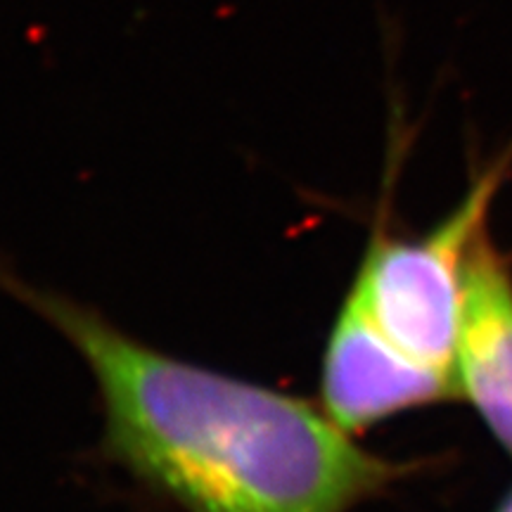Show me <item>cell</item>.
I'll return each instance as SVG.
<instances>
[{
    "label": "cell",
    "mask_w": 512,
    "mask_h": 512,
    "mask_svg": "<svg viewBox=\"0 0 512 512\" xmlns=\"http://www.w3.org/2000/svg\"><path fill=\"white\" fill-rule=\"evenodd\" d=\"M505 164L479 174L444 221L418 238L375 230L347 297L408 358L453 377L472 242L486 228Z\"/></svg>",
    "instance_id": "obj_2"
},
{
    "label": "cell",
    "mask_w": 512,
    "mask_h": 512,
    "mask_svg": "<svg viewBox=\"0 0 512 512\" xmlns=\"http://www.w3.org/2000/svg\"><path fill=\"white\" fill-rule=\"evenodd\" d=\"M456 396L453 377L408 358L344 297L320 368V406L351 434Z\"/></svg>",
    "instance_id": "obj_3"
},
{
    "label": "cell",
    "mask_w": 512,
    "mask_h": 512,
    "mask_svg": "<svg viewBox=\"0 0 512 512\" xmlns=\"http://www.w3.org/2000/svg\"><path fill=\"white\" fill-rule=\"evenodd\" d=\"M496 512H512V491L508 496H505V501L498 505V510Z\"/></svg>",
    "instance_id": "obj_5"
},
{
    "label": "cell",
    "mask_w": 512,
    "mask_h": 512,
    "mask_svg": "<svg viewBox=\"0 0 512 512\" xmlns=\"http://www.w3.org/2000/svg\"><path fill=\"white\" fill-rule=\"evenodd\" d=\"M453 384L512 458V268L486 228L465 261Z\"/></svg>",
    "instance_id": "obj_4"
},
{
    "label": "cell",
    "mask_w": 512,
    "mask_h": 512,
    "mask_svg": "<svg viewBox=\"0 0 512 512\" xmlns=\"http://www.w3.org/2000/svg\"><path fill=\"white\" fill-rule=\"evenodd\" d=\"M0 287L91 370L102 456L183 512H351L415 467L363 448L323 406L147 347L3 266Z\"/></svg>",
    "instance_id": "obj_1"
}]
</instances>
